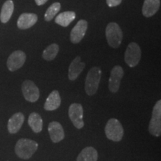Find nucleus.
Returning a JSON list of instances; mask_svg holds the SVG:
<instances>
[{"mask_svg": "<svg viewBox=\"0 0 161 161\" xmlns=\"http://www.w3.org/2000/svg\"><path fill=\"white\" fill-rule=\"evenodd\" d=\"M38 148V143L35 140L23 138L17 141L15 153L19 158L28 160L31 158Z\"/></svg>", "mask_w": 161, "mask_h": 161, "instance_id": "1", "label": "nucleus"}, {"mask_svg": "<svg viewBox=\"0 0 161 161\" xmlns=\"http://www.w3.org/2000/svg\"><path fill=\"white\" fill-rule=\"evenodd\" d=\"M102 69L98 66H93L89 70L85 80V91L88 96L96 94L99 86Z\"/></svg>", "mask_w": 161, "mask_h": 161, "instance_id": "2", "label": "nucleus"}, {"mask_svg": "<svg viewBox=\"0 0 161 161\" xmlns=\"http://www.w3.org/2000/svg\"><path fill=\"white\" fill-rule=\"evenodd\" d=\"M106 136L114 142H119L124 135V129L121 122L116 119L112 118L108 121L104 128Z\"/></svg>", "mask_w": 161, "mask_h": 161, "instance_id": "3", "label": "nucleus"}, {"mask_svg": "<svg viewBox=\"0 0 161 161\" xmlns=\"http://www.w3.org/2000/svg\"><path fill=\"white\" fill-rule=\"evenodd\" d=\"M108 43L112 48L116 49L122 43L123 34L119 25L116 23H110L107 25L105 31Z\"/></svg>", "mask_w": 161, "mask_h": 161, "instance_id": "4", "label": "nucleus"}, {"mask_svg": "<svg viewBox=\"0 0 161 161\" xmlns=\"http://www.w3.org/2000/svg\"><path fill=\"white\" fill-rule=\"evenodd\" d=\"M148 130L152 136H160L161 135V101L158 100L153 108L152 116L151 118Z\"/></svg>", "mask_w": 161, "mask_h": 161, "instance_id": "5", "label": "nucleus"}, {"mask_svg": "<svg viewBox=\"0 0 161 161\" xmlns=\"http://www.w3.org/2000/svg\"><path fill=\"white\" fill-rule=\"evenodd\" d=\"M141 59V49L137 43L132 42L128 44L125 53V61L130 67H135Z\"/></svg>", "mask_w": 161, "mask_h": 161, "instance_id": "6", "label": "nucleus"}, {"mask_svg": "<svg viewBox=\"0 0 161 161\" xmlns=\"http://www.w3.org/2000/svg\"><path fill=\"white\" fill-rule=\"evenodd\" d=\"M69 117L72 121L73 125L78 129H81L84 125L83 121L84 110L80 104L72 103L69 108Z\"/></svg>", "mask_w": 161, "mask_h": 161, "instance_id": "7", "label": "nucleus"}, {"mask_svg": "<svg viewBox=\"0 0 161 161\" xmlns=\"http://www.w3.org/2000/svg\"><path fill=\"white\" fill-rule=\"evenodd\" d=\"M22 92L25 99L31 103L37 102L40 97L39 89L31 80H25L23 82L22 84Z\"/></svg>", "mask_w": 161, "mask_h": 161, "instance_id": "8", "label": "nucleus"}, {"mask_svg": "<svg viewBox=\"0 0 161 161\" xmlns=\"http://www.w3.org/2000/svg\"><path fill=\"white\" fill-rule=\"evenodd\" d=\"M26 60V55L25 52L20 50L14 52L7 60L8 69L10 71L14 72L20 69L24 65Z\"/></svg>", "mask_w": 161, "mask_h": 161, "instance_id": "9", "label": "nucleus"}, {"mask_svg": "<svg viewBox=\"0 0 161 161\" xmlns=\"http://www.w3.org/2000/svg\"><path fill=\"white\" fill-rule=\"evenodd\" d=\"M124 76V71L120 66H115L110 72L108 88L113 93L117 92L120 87V83Z\"/></svg>", "mask_w": 161, "mask_h": 161, "instance_id": "10", "label": "nucleus"}, {"mask_svg": "<svg viewBox=\"0 0 161 161\" xmlns=\"http://www.w3.org/2000/svg\"><path fill=\"white\" fill-rule=\"evenodd\" d=\"M87 29V22L84 19H80L74 26L70 33V40L72 43L76 44L80 42L85 35Z\"/></svg>", "mask_w": 161, "mask_h": 161, "instance_id": "11", "label": "nucleus"}, {"mask_svg": "<svg viewBox=\"0 0 161 161\" xmlns=\"http://www.w3.org/2000/svg\"><path fill=\"white\" fill-rule=\"evenodd\" d=\"M48 130H49L50 138L55 143L63 140L65 136L63 126L60 122H56V121L50 122L48 126Z\"/></svg>", "mask_w": 161, "mask_h": 161, "instance_id": "12", "label": "nucleus"}, {"mask_svg": "<svg viewBox=\"0 0 161 161\" xmlns=\"http://www.w3.org/2000/svg\"><path fill=\"white\" fill-rule=\"evenodd\" d=\"M85 67V64L81 62V59L79 56H77L72 61L68 71V78L70 80H75L83 71Z\"/></svg>", "mask_w": 161, "mask_h": 161, "instance_id": "13", "label": "nucleus"}, {"mask_svg": "<svg viewBox=\"0 0 161 161\" xmlns=\"http://www.w3.org/2000/svg\"><path fill=\"white\" fill-rule=\"evenodd\" d=\"M37 18L35 14H22L17 20V27L23 30L29 29L37 23Z\"/></svg>", "mask_w": 161, "mask_h": 161, "instance_id": "14", "label": "nucleus"}, {"mask_svg": "<svg viewBox=\"0 0 161 161\" xmlns=\"http://www.w3.org/2000/svg\"><path fill=\"white\" fill-rule=\"evenodd\" d=\"M25 121V116L22 113L14 114L8 122V130L10 134H16L21 128Z\"/></svg>", "mask_w": 161, "mask_h": 161, "instance_id": "15", "label": "nucleus"}, {"mask_svg": "<svg viewBox=\"0 0 161 161\" xmlns=\"http://www.w3.org/2000/svg\"><path fill=\"white\" fill-rule=\"evenodd\" d=\"M61 104V98L58 90H53L46 98L44 104V109L48 111H52L58 109Z\"/></svg>", "mask_w": 161, "mask_h": 161, "instance_id": "16", "label": "nucleus"}, {"mask_svg": "<svg viewBox=\"0 0 161 161\" xmlns=\"http://www.w3.org/2000/svg\"><path fill=\"white\" fill-rule=\"evenodd\" d=\"M160 6V0H145L142 12L146 17H151L158 11Z\"/></svg>", "mask_w": 161, "mask_h": 161, "instance_id": "17", "label": "nucleus"}, {"mask_svg": "<svg viewBox=\"0 0 161 161\" xmlns=\"http://www.w3.org/2000/svg\"><path fill=\"white\" fill-rule=\"evenodd\" d=\"M28 123L35 133H40L43 130V119L37 113L33 112L30 114L29 119H28Z\"/></svg>", "mask_w": 161, "mask_h": 161, "instance_id": "18", "label": "nucleus"}, {"mask_svg": "<svg viewBox=\"0 0 161 161\" xmlns=\"http://www.w3.org/2000/svg\"><path fill=\"white\" fill-rule=\"evenodd\" d=\"M98 152L93 147H86L80 152L77 161H97Z\"/></svg>", "mask_w": 161, "mask_h": 161, "instance_id": "19", "label": "nucleus"}, {"mask_svg": "<svg viewBox=\"0 0 161 161\" xmlns=\"http://www.w3.org/2000/svg\"><path fill=\"white\" fill-rule=\"evenodd\" d=\"M14 5L12 0H7L2 8L1 14H0V20L3 23H6L11 19L13 14Z\"/></svg>", "mask_w": 161, "mask_h": 161, "instance_id": "20", "label": "nucleus"}, {"mask_svg": "<svg viewBox=\"0 0 161 161\" xmlns=\"http://www.w3.org/2000/svg\"><path fill=\"white\" fill-rule=\"evenodd\" d=\"M75 19V13L74 11H65L60 14L55 18V23L58 25L66 27Z\"/></svg>", "mask_w": 161, "mask_h": 161, "instance_id": "21", "label": "nucleus"}, {"mask_svg": "<svg viewBox=\"0 0 161 161\" xmlns=\"http://www.w3.org/2000/svg\"><path fill=\"white\" fill-rule=\"evenodd\" d=\"M59 52V46L56 43H52L46 48L43 52V58L47 61L53 60Z\"/></svg>", "mask_w": 161, "mask_h": 161, "instance_id": "22", "label": "nucleus"}, {"mask_svg": "<svg viewBox=\"0 0 161 161\" xmlns=\"http://www.w3.org/2000/svg\"><path fill=\"white\" fill-rule=\"evenodd\" d=\"M60 9V4L59 3H55L50 6L49 8L46 11L44 18L46 21L49 22L55 17V15L59 12Z\"/></svg>", "mask_w": 161, "mask_h": 161, "instance_id": "23", "label": "nucleus"}, {"mask_svg": "<svg viewBox=\"0 0 161 161\" xmlns=\"http://www.w3.org/2000/svg\"><path fill=\"white\" fill-rule=\"evenodd\" d=\"M106 3L109 7H116L122 3V0H106Z\"/></svg>", "mask_w": 161, "mask_h": 161, "instance_id": "24", "label": "nucleus"}, {"mask_svg": "<svg viewBox=\"0 0 161 161\" xmlns=\"http://www.w3.org/2000/svg\"><path fill=\"white\" fill-rule=\"evenodd\" d=\"M48 0H35V3L37 4V5H43L45 4L46 2H47Z\"/></svg>", "mask_w": 161, "mask_h": 161, "instance_id": "25", "label": "nucleus"}]
</instances>
